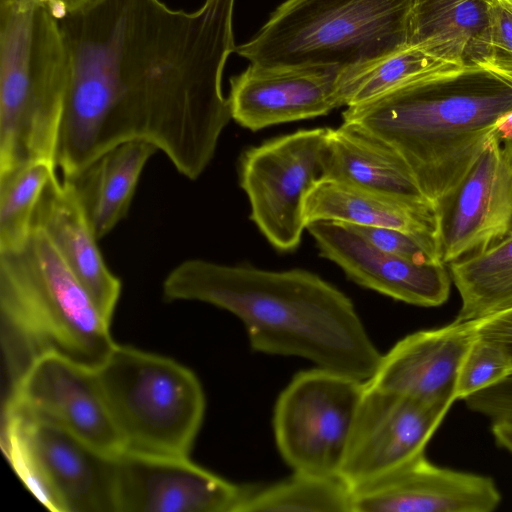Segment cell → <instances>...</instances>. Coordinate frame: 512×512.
<instances>
[{
  "label": "cell",
  "mask_w": 512,
  "mask_h": 512,
  "mask_svg": "<svg viewBox=\"0 0 512 512\" xmlns=\"http://www.w3.org/2000/svg\"><path fill=\"white\" fill-rule=\"evenodd\" d=\"M1 446L27 489L53 512H115V457L4 401Z\"/></svg>",
  "instance_id": "obj_8"
},
{
  "label": "cell",
  "mask_w": 512,
  "mask_h": 512,
  "mask_svg": "<svg viewBox=\"0 0 512 512\" xmlns=\"http://www.w3.org/2000/svg\"><path fill=\"white\" fill-rule=\"evenodd\" d=\"M500 501L491 477L436 466L425 453L352 490V512H490Z\"/></svg>",
  "instance_id": "obj_16"
},
{
  "label": "cell",
  "mask_w": 512,
  "mask_h": 512,
  "mask_svg": "<svg viewBox=\"0 0 512 512\" xmlns=\"http://www.w3.org/2000/svg\"><path fill=\"white\" fill-rule=\"evenodd\" d=\"M57 171L55 164L36 160L0 174V252L27 242L39 200Z\"/></svg>",
  "instance_id": "obj_27"
},
{
  "label": "cell",
  "mask_w": 512,
  "mask_h": 512,
  "mask_svg": "<svg viewBox=\"0 0 512 512\" xmlns=\"http://www.w3.org/2000/svg\"><path fill=\"white\" fill-rule=\"evenodd\" d=\"M69 85L60 19L42 0H0V174L56 165Z\"/></svg>",
  "instance_id": "obj_5"
},
{
  "label": "cell",
  "mask_w": 512,
  "mask_h": 512,
  "mask_svg": "<svg viewBox=\"0 0 512 512\" xmlns=\"http://www.w3.org/2000/svg\"><path fill=\"white\" fill-rule=\"evenodd\" d=\"M365 382L317 367L297 373L273 414L278 450L294 472L339 477Z\"/></svg>",
  "instance_id": "obj_9"
},
{
  "label": "cell",
  "mask_w": 512,
  "mask_h": 512,
  "mask_svg": "<svg viewBox=\"0 0 512 512\" xmlns=\"http://www.w3.org/2000/svg\"><path fill=\"white\" fill-rule=\"evenodd\" d=\"M306 230L320 256L360 286L423 307L440 306L449 298L450 276L440 261L418 263L384 251L343 222L316 220Z\"/></svg>",
  "instance_id": "obj_15"
},
{
  "label": "cell",
  "mask_w": 512,
  "mask_h": 512,
  "mask_svg": "<svg viewBox=\"0 0 512 512\" xmlns=\"http://www.w3.org/2000/svg\"><path fill=\"white\" fill-rule=\"evenodd\" d=\"M345 224L375 246L399 257L418 263L440 261L438 249L434 245L407 232L393 228Z\"/></svg>",
  "instance_id": "obj_29"
},
{
  "label": "cell",
  "mask_w": 512,
  "mask_h": 512,
  "mask_svg": "<svg viewBox=\"0 0 512 512\" xmlns=\"http://www.w3.org/2000/svg\"><path fill=\"white\" fill-rule=\"evenodd\" d=\"M5 401L56 423L105 455L125 450L94 368L65 356L46 353L35 359Z\"/></svg>",
  "instance_id": "obj_13"
},
{
  "label": "cell",
  "mask_w": 512,
  "mask_h": 512,
  "mask_svg": "<svg viewBox=\"0 0 512 512\" xmlns=\"http://www.w3.org/2000/svg\"><path fill=\"white\" fill-rule=\"evenodd\" d=\"M477 337L496 346L512 369V307L477 319Z\"/></svg>",
  "instance_id": "obj_32"
},
{
  "label": "cell",
  "mask_w": 512,
  "mask_h": 512,
  "mask_svg": "<svg viewBox=\"0 0 512 512\" xmlns=\"http://www.w3.org/2000/svg\"><path fill=\"white\" fill-rule=\"evenodd\" d=\"M341 72L336 68L265 69L250 66L231 77V116L259 129L326 115L342 107Z\"/></svg>",
  "instance_id": "obj_17"
},
{
  "label": "cell",
  "mask_w": 512,
  "mask_h": 512,
  "mask_svg": "<svg viewBox=\"0 0 512 512\" xmlns=\"http://www.w3.org/2000/svg\"><path fill=\"white\" fill-rule=\"evenodd\" d=\"M456 69L461 68L407 46L368 65L341 72L343 106L359 105L419 78Z\"/></svg>",
  "instance_id": "obj_26"
},
{
  "label": "cell",
  "mask_w": 512,
  "mask_h": 512,
  "mask_svg": "<svg viewBox=\"0 0 512 512\" xmlns=\"http://www.w3.org/2000/svg\"><path fill=\"white\" fill-rule=\"evenodd\" d=\"M466 406L492 420L512 419V373L464 399Z\"/></svg>",
  "instance_id": "obj_31"
},
{
  "label": "cell",
  "mask_w": 512,
  "mask_h": 512,
  "mask_svg": "<svg viewBox=\"0 0 512 512\" xmlns=\"http://www.w3.org/2000/svg\"><path fill=\"white\" fill-rule=\"evenodd\" d=\"M243 492L189 456L124 450L115 457V512H237Z\"/></svg>",
  "instance_id": "obj_14"
},
{
  "label": "cell",
  "mask_w": 512,
  "mask_h": 512,
  "mask_svg": "<svg viewBox=\"0 0 512 512\" xmlns=\"http://www.w3.org/2000/svg\"><path fill=\"white\" fill-rule=\"evenodd\" d=\"M436 210L439 258L444 264L512 233V143L502 127Z\"/></svg>",
  "instance_id": "obj_11"
},
{
  "label": "cell",
  "mask_w": 512,
  "mask_h": 512,
  "mask_svg": "<svg viewBox=\"0 0 512 512\" xmlns=\"http://www.w3.org/2000/svg\"><path fill=\"white\" fill-rule=\"evenodd\" d=\"M490 69L512 78V0H492Z\"/></svg>",
  "instance_id": "obj_30"
},
{
  "label": "cell",
  "mask_w": 512,
  "mask_h": 512,
  "mask_svg": "<svg viewBox=\"0 0 512 512\" xmlns=\"http://www.w3.org/2000/svg\"><path fill=\"white\" fill-rule=\"evenodd\" d=\"M33 227L50 238L65 263L111 323L121 281L107 267L80 194L58 171L48 182L34 213Z\"/></svg>",
  "instance_id": "obj_19"
},
{
  "label": "cell",
  "mask_w": 512,
  "mask_h": 512,
  "mask_svg": "<svg viewBox=\"0 0 512 512\" xmlns=\"http://www.w3.org/2000/svg\"><path fill=\"white\" fill-rule=\"evenodd\" d=\"M157 152L158 149L146 140L126 141L103 154L71 180L98 240L126 217L140 175Z\"/></svg>",
  "instance_id": "obj_23"
},
{
  "label": "cell",
  "mask_w": 512,
  "mask_h": 512,
  "mask_svg": "<svg viewBox=\"0 0 512 512\" xmlns=\"http://www.w3.org/2000/svg\"><path fill=\"white\" fill-rule=\"evenodd\" d=\"M342 117L400 156L436 206L512 118V78L490 68L440 72L347 107Z\"/></svg>",
  "instance_id": "obj_3"
},
{
  "label": "cell",
  "mask_w": 512,
  "mask_h": 512,
  "mask_svg": "<svg viewBox=\"0 0 512 512\" xmlns=\"http://www.w3.org/2000/svg\"><path fill=\"white\" fill-rule=\"evenodd\" d=\"M511 373V366L504 354L493 344L477 337L462 362L456 400H464L493 386Z\"/></svg>",
  "instance_id": "obj_28"
},
{
  "label": "cell",
  "mask_w": 512,
  "mask_h": 512,
  "mask_svg": "<svg viewBox=\"0 0 512 512\" xmlns=\"http://www.w3.org/2000/svg\"><path fill=\"white\" fill-rule=\"evenodd\" d=\"M409 46L461 69L490 68L492 0H413Z\"/></svg>",
  "instance_id": "obj_20"
},
{
  "label": "cell",
  "mask_w": 512,
  "mask_h": 512,
  "mask_svg": "<svg viewBox=\"0 0 512 512\" xmlns=\"http://www.w3.org/2000/svg\"><path fill=\"white\" fill-rule=\"evenodd\" d=\"M502 130H503V132L507 135V137L509 138V140H510V141H511V143H512V125L507 126V124L505 123V124L502 126Z\"/></svg>",
  "instance_id": "obj_36"
},
{
  "label": "cell",
  "mask_w": 512,
  "mask_h": 512,
  "mask_svg": "<svg viewBox=\"0 0 512 512\" xmlns=\"http://www.w3.org/2000/svg\"><path fill=\"white\" fill-rule=\"evenodd\" d=\"M476 324L477 320H454L407 335L381 356L367 384L450 408L462 362L477 338Z\"/></svg>",
  "instance_id": "obj_18"
},
{
  "label": "cell",
  "mask_w": 512,
  "mask_h": 512,
  "mask_svg": "<svg viewBox=\"0 0 512 512\" xmlns=\"http://www.w3.org/2000/svg\"><path fill=\"white\" fill-rule=\"evenodd\" d=\"M91 0H60L64 15L76 11Z\"/></svg>",
  "instance_id": "obj_34"
},
{
  "label": "cell",
  "mask_w": 512,
  "mask_h": 512,
  "mask_svg": "<svg viewBox=\"0 0 512 512\" xmlns=\"http://www.w3.org/2000/svg\"><path fill=\"white\" fill-rule=\"evenodd\" d=\"M491 431L497 444L512 452V419L492 420Z\"/></svg>",
  "instance_id": "obj_33"
},
{
  "label": "cell",
  "mask_w": 512,
  "mask_h": 512,
  "mask_svg": "<svg viewBox=\"0 0 512 512\" xmlns=\"http://www.w3.org/2000/svg\"><path fill=\"white\" fill-rule=\"evenodd\" d=\"M328 134L329 128L300 129L252 146L239 158L250 219L280 252L301 243L306 198L325 177Z\"/></svg>",
  "instance_id": "obj_10"
},
{
  "label": "cell",
  "mask_w": 512,
  "mask_h": 512,
  "mask_svg": "<svg viewBox=\"0 0 512 512\" xmlns=\"http://www.w3.org/2000/svg\"><path fill=\"white\" fill-rule=\"evenodd\" d=\"M44 3H46L50 9L53 11V13L61 19L64 16V11L62 9L60 0H42Z\"/></svg>",
  "instance_id": "obj_35"
},
{
  "label": "cell",
  "mask_w": 512,
  "mask_h": 512,
  "mask_svg": "<svg viewBox=\"0 0 512 512\" xmlns=\"http://www.w3.org/2000/svg\"><path fill=\"white\" fill-rule=\"evenodd\" d=\"M449 409L365 381L339 478L354 490L424 454Z\"/></svg>",
  "instance_id": "obj_12"
},
{
  "label": "cell",
  "mask_w": 512,
  "mask_h": 512,
  "mask_svg": "<svg viewBox=\"0 0 512 512\" xmlns=\"http://www.w3.org/2000/svg\"><path fill=\"white\" fill-rule=\"evenodd\" d=\"M449 268L461 297L455 320H477L512 307V233Z\"/></svg>",
  "instance_id": "obj_24"
},
{
  "label": "cell",
  "mask_w": 512,
  "mask_h": 512,
  "mask_svg": "<svg viewBox=\"0 0 512 512\" xmlns=\"http://www.w3.org/2000/svg\"><path fill=\"white\" fill-rule=\"evenodd\" d=\"M0 317L9 388L41 355L95 368L115 344L111 323L36 227L22 247L0 252Z\"/></svg>",
  "instance_id": "obj_4"
},
{
  "label": "cell",
  "mask_w": 512,
  "mask_h": 512,
  "mask_svg": "<svg viewBox=\"0 0 512 512\" xmlns=\"http://www.w3.org/2000/svg\"><path fill=\"white\" fill-rule=\"evenodd\" d=\"M94 372L125 450L189 456L205 412L202 386L190 369L115 343Z\"/></svg>",
  "instance_id": "obj_7"
},
{
  "label": "cell",
  "mask_w": 512,
  "mask_h": 512,
  "mask_svg": "<svg viewBox=\"0 0 512 512\" xmlns=\"http://www.w3.org/2000/svg\"><path fill=\"white\" fill-rule=\"evenodd\" d=\"M324 179L434 205L400 156L372 136L344 122L338 128H329Z\"/></svg>",
  "instance_id": "obj_22"
},
{
  "label": "cell",
  "mask_w": 512,
  "mask_h": 512,
  "mask_svg": "<svg viewBox=\"0 0 512 512\" xmlns=\"http://www.w3.org/2000/svg\"><path fill=\"white\" fill-rule=\"evenodd\" d=\"M304 216L306 225L316 220H332L393 228L438 249V217L436 206L432 204L415 203L322 179L306 198Z\"/></svg>",
  "instance_id": "obj_21"
},
{
  "label": "cell",
  "mask_w": 512,
  "mask_h": 512,
  "mask_svg": "<svg viewBox=\"0 0 512 512\" xmlns=\"http://www.w3.org/2000/svg\"><path fill=\"white\" fill-rule=\"evenodd\" d=\"M162 292L168 302L200 301L231 312L258 352L302 357L359 380L373 376L382 356L350 298L305 269L189 259L168 273Z\"/></svg>",
  "instance_id": "obj_2"
},
{
  "label": "cell",
  "mask_w": 512,
  "mask_h": 512,
  "mask_svg": "<svg viewBox=\"0 0 512 512\" xmlns=\"http://www.w3.org/2000/svg\"><path fill=\"white\" fill-rule=\"evenodd\" d=\"M413 0H286L235 52L265 69L368 65L409 46Z\"/></svg>",
  "instance_id": "obj_6"
},
{
  "label": "cell",
  "mask_w": 512,
  "mask_h": 512,
  "mask_svg": "<svg viewBox=\"0 0 512 512\" xmlns=\"http://www.w3.org/2000/svg\"><path fill=\"white\" fill-rule=\"evenodd\" d=\"M235 0L194 11L162 0H91L60 19L70 85L56 166L74 179L115 146L146 140L197 179L231 116L222 92Z\"/></svg>",
  "instance_id": "obj_1"
},
{
  "label": "cell",
  "mask_w": 512,
  "mask_h": 512,
  "mask_svg": "<svg viewBox=\"0 0 512 512\" xmlns=\"http://www.w3.org/2000/svg\"><path fill=\"white\" fill-rule=\"evenodd\" d=\"M352 512V489L339 477L294 472L266 487L244 486L237 512Z\"/></svg>",
  "instance_id": "obj_25"
}]
</instances>
